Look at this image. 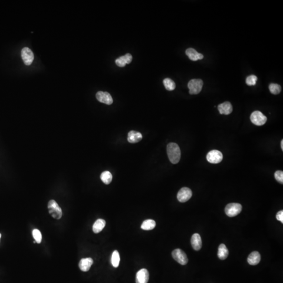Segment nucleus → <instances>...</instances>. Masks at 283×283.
Returning a JSON list of instances; mask_svg holds the SVG:
<instances>
[{"mask_svg":"<svg viewBox=\"0 0 283 283\" xmlns=\"http://www.w3.org/2000/svg\"><path fill=\"white\" fill-rule=\"evenodd\" d=\"M167 153L169 161L172 164H177L181 157V151L178 144L171 143L167 145Z\"/></svg>","mask_w":283,"mask_h":283,"instance_id":"f257e3e1","label":"nucleus"},{"mask_svg":"<svg viewBox=\"0 0 283 283\" xmlns=\"http://www.w3.org/2000/svg\"><path fill=\"white\" fill-rule=\"evenodd\" d=\"M48 209L49 213L51 217L56 219H61L63 212L61 208L54 200H51L48 202Z\"/></svg>","mask_w":283,"mask_h":283,"instance_id":"f03ea898","label":"nucleus"},{"mask_svg":"<svg viewBox=\"0 0 283 283\" xmlns=\"http://www.w3.org/2000/svg\"><path fill=\"white\" fill-rule=\"evenodd\" d=\"M203 86V81L199 79L191 80L188 83V87L191 94H197L200 92Z\"/></svg>","mask_w":283,"mask_h":283,"instance_id":"7ed1b4c3","label":"nucleus"},{"mask_svg":"<svg viewBox=\"0 0 283 283\" xmlns=\"http://www.w3.org/2000/svg\"><path fill=\"white\" fill-rule=\"evenodd\" d=\"M242 209V207L241 204L231 203L225 207V214L229 217H235L241 212Z\"/></svg>","mask_w":283,"mask_h":283,"instance_id":"20e7f679","label":"nucleus"},{"mask_svg":"<svg viewBox=\"0 0 283 283\" xmlns=\"http://www.w3.org/2000/svg\"><path fill=\"white\" fill-rule=\"evenodd\" d=\"M252 123L257 126L263 125L266 122V116L259 111H254L250 116Z\"/></svg>","mask_w":283,"mask_h":283,"instance_id":"39448f33","label":"nucleus"},{"mask_svg":"<svg viewBox=\"0 0 283 283\" xmlns=\"http://www.w3.org/2000/svg\"><path fill=\"white\" fill-rule=\"evenodd\" d=\"M172 257L174 260L181 265H185L187 264L188 259L186 254L182 250L179 248L174 250L172 252Z\"/></svg>","mask_w":283,"mask_h":283,"instance_id":"423d86ee","label":"nucleus"},{"mask_svg":"<svg viewBox=\"0 0 283 283\" xmlns=\"http://www.w3.org/2000/svg\"><path fill=\"white\" fill-rule=\"evenodd\" d=\"M207 159L210 163L218 164L222 161L223 155L220 151L214 149L208 153Z\"/></svg>","mask_w":283,"mask_h":283,"instance_id":"0eeeda50","label":"nucleus"},{"mask_svg":"<svg viewBox=\"0 0 283 283\" xmlns=\"http://www.w3.org/2000/svg\"><path fill=\"white\" fill-rule=\"evenodd\" d=\"M21 56L24 63L27 66L31 65L34 59V55L33 51L28 47H24L22 49Z\"/></svg>","mask_w":283,"mask_h":283,"instance_id":"6e6552de","label":"nucleus"},{"mask_svg":"<svg viewBox=\"0 0 283 283\" xmlns=\"http://www.w3.org/2000/svg\"><path fill=\"white\" fill-rule=\"evenodd\" d=\"M192 191L187 187H183L177 194V199L181 202H185L192 197Z\"/></svg>","mask_w":283,"mask_h":283,"instance_id":"1a4fd4ad","label":"nucleus"},{"mask_svg":"<svg viewBox=\"0 0 283 283\" xmlns=\"http://www.w3.org/2000/svg\"><path fill=\"white\" fill-rule=\"evenodd\" d=\"M96 98L98 101L104 104L110 105L112 104L113 100L111 94L107 92L99 91L97 93Z\"/></svg>","mask_w":283,"mask_h":283,"instance_id":"9d476101","label":"nucleus"},{"mask_svg":"<svg viewBox=\"0 0 283 283\" xmlns=\"http://www.w3.org/2000/svg\"><path fill=\"white\" fill-rule=\"evenodd\" d=\"M149 280V273L145 268L138 271L136 275V283H148Z\"/></svg>","mask_w":283,"mask_h":283,"instance_id":"9b49d317","label":"nucleus"},{"mask_svg":"<svg viewBox=\"0 0 283 283\" xmlns=\"http://www.w3.org/2000/svg\"><path fill=\"white\" fill-rule=\"evenodd\" d=\"M186 54L192 61H197L198 60L202 59L204 58V55L198 53L194 48H188L186 50Z\"/></svg>","mask_w":283,"mask_h":283,"instance_id":"f8f14e48","label":"nucleus"},{"mask_svg":"<svg viewBox=\"0 0 283 283\" xmlns=\"http://www.w3.org/2000/svg\"><path fill=\"white\" fill-rule=\"evenodd\" d=\"M218 109L220 114L229 115L232 113L233 108L231 103L225 102L219 104L218 106Z\"/></svg>","mask_w":283,"mask_h":283,"instance_id":"ddd939ff","label":"nucleus"},{"mask_svg":"<svg viewBox=\"0 0 283 283\" xmlns=\"http://www.w3.org/2000/svg\"><path fill=\"white\" fill-rule=\"evenodd\" d=\"M93 263V261L90 257L82 258L79 263V267L82 271H88Z\"/></svg>","mask_w":283,"mask_h":283,"instance_id":"4468645a","label":"nucleus"},{"mask_svg":"<svg viewBox=\"0 0 283 283\" xmlns=\"http://www.w3.org/2000/svg\"><path fill=\"white\" fill-rule=\"evenodd\" d=\"M191 244L194 250L196 251L200 250L202 247V240L200 235L198 233L193 234L191 239Z\"/></svg>","mask_w":283,"mask_h":283,"instance_id":"2eb2a0df","label":"nucleus"},{"mask_svg":"<svg viewBox=\"0 0 283 283\" xmlns=\"http://www.w3.org/2000/svg\"><path fill=\"white\" fill-rule=\"evenodd\" d=\"M142 135L139 132L131 131L128 133V141L131 143L139 142L142 139Z\"/></svg>","mask_w":283,"mask_h":283,"instance_id":"dca6fc26","label":"nucleus"},{"mask_svg":"<svg viewBox=\"0 0 283 283\" xmlns=\"http://www.w3.org/2000/svg\"><path fill=\"white\" fill-rule=\"evenodd\" d=\"M261 261V255L257 251H254L250 254L248 258V264L251 265L258 264Z\"/></svg>","mask_w":283,"mask_h":283,"instance_id":"f3484780","label":"nucleus"},{"mask_svg":"<svg viewBox=\"0 0 283 283\" xmlns=\"http://www.w3.org/2000/svg\"><path fill=\"white\" fill-rule=\"evenodd\" d=\"M106 224V222L105 220L102 219H99L97 220L96 222H94V224L93 225V231L94 233H99L105 227Z\"/></svg>","mask_w":283,"mask_h":283,"instance_id":"a211bd4d","label":"nucleus"},{"mask_svg":"<svg viewBox=\"0 0 283 283\" xmlns=\"http://www.w3.org/2000/svg\"><path fill=\"white\" fill-rule=\"evenodd\" d=\"M229 255L228 249L224 244L219 245L218 252V257L220 260H224L228 257Z\"/></svg>","mask_w":283,"mask_h":283,"instance_id":"6ab92c4d","label":"nucleus"},{"mask_svg":"<svg viewBox=\"0 0 283 283\" xmlns=\"http://www.w3.org/2000/svg\"><path fill=\"white\" fill-rule=\"evenodd\" d=\"M156 222L154 220L148 219L144 221L141 225V229L144 230H151L155 228Z\"/></svg>","mask_w":283,"mask_h":283,"instance_id":"aec40b11","label":"nucleus"},{"mask_svg":"<svg viewBox=\"0 0 283 283\" xmlns=\"http://www.w3.org/2000/svg\"><path fill=\"white\" fill-rule=\"evenodd\" d=\"M112 175L109 171H104L101 174L100 178L101 181L106 185H109L112 181Z\"/></svg>","mask_w":283,"mask_h":283,"instance_id":"412c9836","label":"nucleus"},{"mask_svg":"<svg viewBox=\"0 0 283 283\" xmlns=\"http://www.w3.org/2000/svg\"><path fill=\"white\" fill-rule=\"evenodd\" d=\"M120 261V257L119 253L118 252V251H114L113 252L111 257V263L113 266L114 267H118L119 265Z\"/></svg>","mask_w":283,"mask_h":283,"instance_id":"4be33fe9","label":"nucleus"},{"mask_svg":"<svg viewBox=\"0 0 283 283\" xmlns=\"http://www.w3.org/2000/svg\"><path fill=\"white\" fill-rule=\"evenodd\" d=\"M163 83H164L166 89L168 91H172L175 89V83L170 78H165L163 80Z\"/></svg>","mask_w":283,"mask_h":283,"instance_id":"5701e85b","label":"nucleus"},{"mask_svg":"<svg viewBox=\"0 0 283 283\" xmlns=\"http://www.w3.org/2000/svg\"><path fill=\"white\" fill-rule=\"evenodd\" d=\"M269 89L272 94H278L281 91V87L276 83H271L269 86Z\"/></svg>","mask_w":283,"mask_h":283,"instance_id":"b1692460","label":"nucleus"},{"mask_svg":"<svg viewBox=\"0 0 283 283\" xmlns=\"http://www.w3.org/2000/svg\"><path fill=\"white\" fill-rule=\"evenodd\" d=\"M32 234L36 242L38 244L40 243L42 239V235L40 230L38 229H34Z\"/></svg>","mask_w":283,"mask_h":283,"instance_id":"393cba45","label":"nucleus"},{"mask_svg":"<svg viewBox=\"0 0 283 283\" xmlns=\"http://www.w3.org/2000/svg\"><path fill=\"white\" fill-rule=\"evenodd\" d=\"M257 77L255 75H251L250 76L248 77L246 79V83L249 86H255L257 83Z\"/></svg>","mask_w":283,"mask_h":283,"instance_id":"a878e982","label":"nucleus"},{"mask_svg":"<svg viewBox=\"0 0 283 283\" xmlns=\"http://www.w3.org/2000/svg\"><path fill=\"white\" fill-rule=\"evenodd\" d=\"M275 179L281 184H283V172L281 171H277L274 174Z\"/></svg>","mask_w":283,"mask_h":283,"instance_id":"bb28decb","label":"nucleus"},{"mask_svg":"<svg viewBox=\"0 0 283 283\" xmlns=\"http://www.w3.org/2000/svg\"><path fill=\"white\" fill-rule=\"evenodd\" d=\"M123 60L125 63L126 64H128L131 63L132 60V56L130 54H126L125 55L120 57Z\"/></svg>","mask_w":283,"mask_h":283,"instance_id":"cd10ccee","label":"nucleus"},{"mask_svg":"<svg viewBox=\"0 0 283 283\" xmlns=\"http://www.w3.org/2000/svg\"><path fill=\"white\" fill-rule=\"evenodd\" d=\"M116 65L118 66L121 67H123L125 66V63L123 60L120 57L119 58H118V59H116Z\"/></svg>","mask_w":283,"mask_h":283,"instance_id":"c85d7f7f","label":"nucleus"},{"mask_svg":"<svg viewBox=\"0 0 283 283\" xmlns=\"http://www.w3.org/2000/svg\"><path fill=\"white\" fill-rule=\"evenodd\" d=\"M276 218L277 220L280 221V222H281L282 224H283V211H280L279 212H277L276 215Z\"/></svg>","mask_w":283,"mask_h":283,"instance_id":"c756f323","label":"nucleus"},{"mask_svg":"<svg viewBox=\"0 0 283 283\" xmlns=\"http://www.w3.org/2000/svg\"><path fill=\"white\" fill-rule=\"evenodd\" d=\"M281 149H282V151H283V140H281Z\"/></svg>","mask_w":283,"mask_h":283,"instance_id":"7c9ffc66","label":"nucleus"},{"mask_svg":"<svg viewBox=\"0 0 283 283\" xmlns=\"http://www.w3.org/2000/svg\"><path fill=\"white\" fill-rule=\"evenodd\" d=\"M1 234L0 233V238H1Z\"/></svg>","mask_w":283,"mask_h":283,"instance_id":"2f4dec72","label":"nucleus"}]
</instances>
